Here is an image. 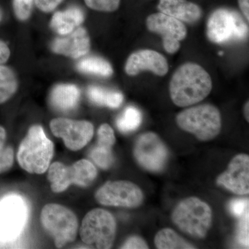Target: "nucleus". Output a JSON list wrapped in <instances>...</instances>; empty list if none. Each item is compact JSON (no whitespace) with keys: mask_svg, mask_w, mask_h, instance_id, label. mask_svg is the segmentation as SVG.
I'll list each match as a JSON object with an SVG mask.
<instances>
[{"mask_svg":"<svg viewBox=\"0 0 249 249\" xmlns=\"http://www.w3.org/2000/svg\"><path fill=\"white\" fill-rule=\"evenodd\" d=\"M47 178L53 193L66 191L71 185L88 187L97 177V169L89 160H81L71 166H67L60 162H55L49 168Z\"/></svg>","mask_w":249,"mask_h":249,"instance_id":"7","label":"nucleus"},{"mask_svg":"<svg viewBox=\"0 0 249 249\" xmlns=\"http://www.w3.org/2000/svg\"><path fill=\"white\" fill-rule=\"evenodd\" d=\"M124 70L127 75L132 76L145 70L151 71L157 76H163L168 73V64L161 54L156 51L144 49L129 55Z\"/></svg>","mask_w":249,"mask_h":249,"instance_id":"15","label":"nucleus"},{"mask_svg":"<svg viewBox=\"0 0 249 249\" xmlns=\"http://www.w3.org/2000/svg\"><path fill=\"white\" fill-rule=\"evenodd\" d=\"M34 0H13V9L15 16L20 21H25L30 18Z\"/></svg>","mask_w":249,"mask_h":249,"instance_id":"27","label":"nucleus"},{"mask_svg":"<svg viewBox=\"0 0 249 249\" xmlns=\"http://www.w3.org/2000/svg\"><path fill=\"white\" fill-rule=\"evenodd\" d=\"M84 19L83 10L77 6H71L53 14L51 20V27L59 35H66L79 27Z\"/></svg>","mask_w":249,"mask_h":249,"instance_id":"20","label":"nucleus"},{"mask_svg":"<svg viewBox=\"0 0 249 249\" xmlns=\"http://www.w3.org/2000/svg\"><path fill=\"white\" fill-rule=\"evenodd\" d=\"M29 206L22 196L10 195L0 201V241L14 242L22 233L29 218Z\"/></svg>","mask_w":249,"mask_h":249,"instance_id":"8","label":"nucleus"},{"mask_svg":"<svg viewBox=\"0 0 249 249\" xmlns=\"http://www.w3.org/2000/svg\"><path fill=\"white\" fill-rule=\"evenodd\" d=\"M18 88V78L14 70L0 65V105L9 101Z\"/></svg>","mask_w":249,"mask_h":249,"instance_id":"24","label":"nucleus"},{"mask_svg":"<svg viewBox=\"0 0 249 249\" xmlns=\"http://www.w3.org/2000/svg\"><path fill=\"white\" fill-rule=\"evenodd\" d=\"M52 133L63 140L65 146L71 151H78L93 138L94 128L87 121H76L65 118L54 119L50 122Z\"/></svg>","mask_w":249,"mask_h":249,"instance_id":"12","label":"nucleus"},{"mask_svg":"<svg viewBox=\"0 0 249 249\" xmlns=\"http://www.w3.org/2000/svg\"><path fill=\"white\" fill-rule=\"evenodd\" d=\"M95 199L106 206L134 209L143 201V194L135 183L129 181H107L95 194Z\"/></svg>","mask_w":249,"mask_h":249,"instance_id":"10","label":"nucleus"},{"mask_svg":"<svg viewBox=\"0 0 249 249\" xmlns=\"http://www.w3.org/2000/svg\"><path fill=\"white\" fill-rule=\"evenodd\" d=\"M90 9L103 12H114L119 9L121 0H84Z\"/></svg>","mask_w":249,"mask_h":249,"instance_id":"28","label":"nucleus"},{"mask_svg":"<svg viewBox=\"0 0 249 249\" xmlns=\"http://www.w3.org/2000/svg\"><path fill=\"white\" fill-rule=\"evenodd\" d=\"M178 127L193 134L201 142H209L219 135L222 119L219 109L210 104L187 108L176 117Z\"/></svg>","mask_w":249,"mask_h":249,"instance_id":"4","label":"nucleus"},{"mask_svg":"<svg viewBox=\"0 0 249 249\" xmlns=\"http://www.w3.org/2000/svg\"><path fill=\"white\" fill-rule=\"evenodd\" d=\"M40 220L45 231L53 239L57 248H62L76 240L78 219L68 208L57 204L45 205L41 212Z\"/></svg>","mask_w":249,"mask_h":249,"instance_id":"5","label":"nucleus"},{"mask_svg":"<svg viewBox=\"0 0 249 249\" xmlns=\"http://www.w3.org/2000/svg\"><path fill=\"white\" fill-rule=\"evenodd\" d=\"M97 144L91 149L90 157L102 169H109L114 163L112 147L116 142L115 134L111 126L101 124L97 132Z\"/></svg>","mask_w":249,"mask_h":249,"instance_id":"17","label":"nucleus"},{"mask_svg":"<svg viewBox=\"0 0 249 249\" xmlns=\"http://www.w3.org/2000/svg\"><path fill=\"white\" fill-rule=\"evenodd\" d=\"M168 147L153 132H146L139 136L134 144V158L147 171H162L168 162Z\"/></svg>","mask_w":249,"mask_h":249,"instance_id":"11","label":"nucleus"},{"mask_svg":"<svg viewBox=\"0 0 249 249\" xmlns=\"http://www.w3.org/2000/svg\"><path fill=\"white\" fill-rule=\"evenodd\" d=\"M80 90L76 85L60 84L54 87L50 94L52 107L60 111L73 110L78 106Z\"/></svg>","mask_w":249,"mask_h":249,"instance_id":"19","label":"nucleus"},{"mask_svg":"<svg viewBox=\"0 0 249 249\" xmlns=\"http://www.w3.org/2000/svg\"><path fill=\"white\" fill-rule=\"evenodd\" d=\"M229 209L234 216L240 218L249 209V199H233L229 204Z\"/></svg>","mask_w":249,"mask_h":249,"instance_id":"30","label":"nucleus"},{"mask_svg":"<svg viewBox=\"0 0 249 249\" xmlns=\"http://www.w3.org/2000/svg\"><path fill=\"white\" fill-rule=\"evenodd\" d=\"M155 245L159 249H196L194 245L185 240L178 232L169 228L161 229L155 237Z\"/></svg>","mask_w":249,"mask_h":249,"instance_id":"22","label":"nucleus"},{"mask_svg":"<svg viewBox=\"0 0 249 249\" xmlns=\"http://www.w3.org/2000/svg\"><path fill=\"white\" fill-rule=\"evenodd\" d=\"M121 248L124 249H148L149 247L145 241L142 237H139L138 235H133L129 237L124 242V245H122Z\"/></svg>","mask_w":249,"mask_h":249,"instance_id":"31","label":"nucleus"},{"mask_svg":"<svg viewBox=\"0 0 249 249\" xmlns=\"http://www.w3.org/2000/svg\"><path fill=\"white\" fill-rule=\"evenodd\" d=\"M146 26L149 31L161 36L163 47L169 53H176L180 42L186 37V27L182 22L161 12L149 16Z\"/></svg>","mask_w":249,"mask_h":249,"instance_id":"13","label":"nucleus"},{"mask_svg":"<svg viewBox=\"0 0 249 249\" xmlns=\"http://www.w3.org/2000/svg\"><path fill=\"white\" fill-rule=\"evenodd\" d=\"M212 88L209 73L199 65L189 62L174 73L170 83V98L178 107H188L202 101Z\"/></svg>","mask_w":249,"mask_h":249,"instance_id":"1","label":"nucleus"},{"mask_svg":"<svg viewBox=\"0 0 249 249\" xmlns=\"http://www.w3.org/2000/svg\"><path fill=\"white\" fill-rule=\"evenodd\" d=\"M172 220L181 231L195 238L203 239L212 225L213 211L204 201L191 196L177 205Z\"/></svg>","mask_w":249,"mask_h":249,"instance_id":"3","label":"nucleus"},{"mask_svg":"<svg viewBox=\"0 0 249 249\" xmlns=\"http://www.w3.org/2000/svg\"><path fill=\"white\" fill-rule=\"evenodd\" d=\"M53 154V142L47 137L42 126L36 124L30 127L21 142L17 160L27 173L42 175L49 169Z\"/></svg>","mask_w":249,"mask_h":249,"instance_id":"2","label":"nucleus"},{"mask_svg":"<svg viewBox=\"0 0 249 249\" xmlns=\"http://www.w3.org/2000/svg\"><path fill=\"white\" fill-rule=\"evenodd\" d=\"M249 27L240 14L227 9H219L210 16L207 22V36L211 42L222 44L245 39Z\"/></svg>","mask_w":249,"mask_h":249,"instance_id":"9","label":"nucleus"},{"mask_svg":"<svg viewBox=\"0 0 249 249\" xmlns=\"http://www.w3.org/2000/svg\"><path fill=\"white\" fill-rule=\"evenodd\" d=\"M249 209L241 216L240 223L237 228V238L239 243L244 247H249Z\"/></svg>","mask_w":249,"mask_h":249,"instance_id":"29","label":"nucleus"},{"mask_svg":"<svg viewBox=\"0 0 249 249\" xmlns=\"http://www.w3.org/2000/svg\"><path fill=\"white\" fill-rule=\"evenodd\" d=\"M11 55V51L8 45L0 40V65H3L8 61Z\"/></svg>","mask_w":249,"mask_h":249,"instance_id":"33","label":"nucleus"},{"mask_svg":"<svg viewBox=\"0 0 249 249\" xmlns=\"http://www.w3.org/2000/svg\"><path fill=\"white\" fill-rule=\"evenodd\" d=\"M249 103L247 102L246 103L245 106V116L246 118V120L247 121H249Z\"/></svg>","mask_w":249,"mask_h":249,"instance_id":"35","label":"nucleus"},{"mask_svg":"<svg viewBox=\"0 0 249 249\" xmlns=\"http://www.w3.org/2000/svg\"><path fill=\"white\" fill-rule=\"evenodd\" d=\"M158 9L167 16L190 23L199 20L202 14L199 6L187 0H160Z\"/></svg>","mask_w":249,"mask_h":249,"instance_id":"18","label":"nucleus"},{"mask_svg":"<svg viewBox=\"0 0 249 249\" xmlns=\"http://www.w3.org/2000/svg\"><path fill=\"white\" fill-rule=\"evenodd\" d=\"M14 162V149L6 145V130L0 126V175L11 169Z\"/></svg>","mask_w":249,"mask_h":249,"instance_id":"26","label":"nucleus"},{"mask_svg":"<svg viewBox=\"0 0 249 249\" xmlns=\"http://www.w3.org/2000/svg\"><path fill=\"white\" fill-rule=\"evenodd\" d=\"M76 68L82 73L109 77L113 73L112 67L109 62L102 58L89 56L82 59L77 63Z\"/></svg>","mask_w":249,"mask_h":249,"instance_id":"23","label":"nucleus"},{"mask_svg":"<svg viewBox=\"0 0 249 249\" xmlns=\"http://www.w3.org/2000/svg\"><path fill=\"white\" fill-rule=\"evenodd\" d=\"M51 48L53 53L72 58H79L89 53V36L84 28L77 27L70 34L54 39Z\"/></svg>","mask_w":249,"mask_h":249,"instance_id":"16","label":"nucleus"},{"mask_svg":"<svg viewBox=\"0 0 249 249\" xmlns=\"http://www.w3.org/2000/svg\"><path fill=\"white\" fill-rule=\"evenodd\" d=\"M3 16H4V13H3L2 9L0 8V22L2 20Z\"/></svg>","mask_w":249,"mask_h":249,"instance_id":"36","label":"nucleus"},{"mask_svg":"<svg viewBox=\"0 0 249 249\" xmlns=\"http://www.w3.org/2000/svg\"><path fill=\"white\" fill-rule=\"evenodd\" d=\"M142 123L140 110L133 106L126 107L116 120V126L123 133H129L136 130Z\"/></svg>","mask_w":249,"mask_h":249,"instance_id":"25","label":"nucleus"},{"mask_svg":"<svg viewBox=\"0 0 249 249\" xmlns=\"http://www.w3.org/2000/svg\"><path fill=\"white\" fill-rule=\"evenodd\" d=\"M239 6L240 9L242 10V13L245 15L247 20L249 19V0H238Z\"/></svg>","mask_w":249,"mask_h":249,"instance_id":"34","label":"nucleus"},{"mask_svg":"<svg viewBox=\"0 0 249 249\" xmlns=\"http://www.w3.org/2000/svg\"><path fill=\"white\" fill-rule=\"evenodd\" d=\"M116 222L106 210L95 209L83 219L80 228L81 240L87 245L99 249L111 248L115 240Z\"/></svg>","mask_w":249,"mask_h":249,"instance_id":"6","label":"nucleus"},{"mask_svg":"<svg viewBox=\"0 0 249 249\" xmlns=\"http://www.w3.org/2000/svg\"><path fill=\"white\" fill-rule=\"evenodd\" d=\"M218 186L237 196L249 193V157L246 154L236 155L229 163L227 170L217 178Z\"/></svg>","mask_w":249,"mask_h":249,"instance_id":"14","label":"nucleus"},{"mask_svg":"<svg viewBox=\"0 0 249 249\" xmlns=\"http://www.w3.org/2000/svg\"><path fill=\"white\" fill-rule=\"evenodd\" d=\"M37 9L44 13H50L61 4L63 0H34Z\"/></svg>","mask_w":249,"mask_h":249,"instance_id":"32","label":"nucleus"},{"mask_svg":"<svg viewBox=\"0 0 249 249\" xmlns=\"http://www.w3.org/2000/svg\"><path fill=\"white\" fill-rule=\"evenodd\" d=\"M87 93L91 102L97 106L115 109L120 107L124 102L122 93L105 89L101 87L89 86Z\"/></svg>","mask_w":249,"mask_h":249,"instance_id":"21","label":"nucleus"}]
</instances>
